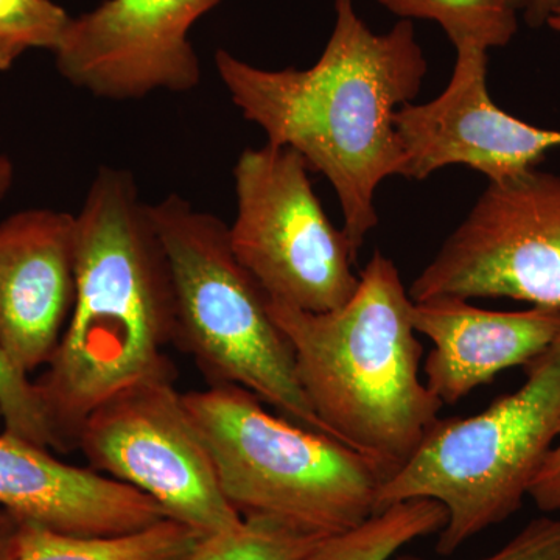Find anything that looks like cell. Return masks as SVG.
<instances>
[{
  "mask_svg": "<svg viewBox=\"0 0 560 560\" xmlns=\"http://www.w3.org/2000/svg\"><path fill=\"white\" fill-rule=\"evenodd\" d=\"M488 62V51L456 50L444 92L397 110L405 178L425 179L448 165H467L489 183H501L534 171L548 151L559 149L560 131L534 127L493 103Z\"/></svg>",
  "mask_w": 560,
  "mask_h": 560,
  "instance_id": "8fae6325",
  "label": "cell"
},
{
  "mask_svg": "<svg viewBox=\"0 0 560 560\" xmlns=\"http://www.w3.org/2000/svg\"><path fill=\"white\" fill-rule=\"evenodd\" d=\"M415 302L508 298L560 312V176L489 183L408 289Z\"/></svg>",
  "mask_w": 560,
  "mask_h": 560,
  "instance_id": "9c48e42d",
  "label": "cell"
},
{
  "mask_svg": "<svg viewBox=\"0 0 560 560\" xmlns=\"http://www.w3.org/2000/svg\"><path fill=\"white\" fill-rule=\"evenodd\" d=\"M411 320L433 345L423 372L442 405H456L501 372L526 366L560 334L559 311L493 312L453 296L412 301Z\"/></svg>",
  "mask_w": 560,
  "mask_h": 560,
  "instance_id": "5bb4252c",
  "label": "cell"
},
{
  "mask_svg": "<svg viewBox=\"0 0 560 560\" xmlns=\"http://www.w3.org/2000/svg\"><path fill=\"white\" fill-rule=\"evenodd\" d=\"M447 511L440 501H401L355 528L323 537L301 560H389L411 541L440 534Z\"/></svg>",
  "mask_w": 560,
  "mask_h": 560,
  "instance_id": "2e32d148",
  "label": "cell"
},
{
  "mask_svg": "<svg viewBox=\"0 0 560 560\" xmlns=\"http://www.w3.org/2000/svg\"><path fill=\"white\" fill-rule=\"evenodd\" d=\"M323 537L270 518H243L241 528L201 537L184 560H301Z\"/></svg>",
  "mask_w": 560,
  "mask_h": 560,
  "instance_id": "ac0fdd59",
  "label": "cell"
},
{
  "mask_svg": "<svg viewBox=\"0 0 560 560\" xmlns=\"http://www.w3.org/2000/svg\"><path fill=\"white\" fill-rule=\"evenodd\" d=\"M515 11H523L530 27H540L560 10V0H506Z\"/></svg>",
  "mask_w": 560,
  "mask_h": 560,
  "instance_id": "cb8c5ba5",
  "label": "cell"
},
{
  "mask_svg": "<svg viewBox=\"0 0 560 560\" xmlns=\"http://www.w3.org/2000/svg\"><path fill=\"white\" fill-rule=\"evenodd\" d=\"M77 451L92 470L145 493L202 537L243 525L175 378L131 383L102 401L84 420Z\"/></svg>",
  "mask_w": 560,
  "mask_h": 560,
  "instance_id": "ba28073f",
  "label": "cell"
},
{
  "mask_svg": "<svg viewBox=\"0 0 560 560\" xmlns=\"http://www.w3.org/2000/svg\"><path fill=\"white\" fill-rule=\"evenodd\" d=\"M0 510L70 536L114 537L164 521L156 501L91 467L70 466L49 448L0 431Z\"/></svg>",
  "mask_w": 560,
  "mask_h": 560,
  "instance_id": "4fadbf2b",
  "label": "cell"
},
{
  "mask_svg": "<svg viewBox=\"0 0 560 560\" xmlns=\"http://www.w3.org/2000/svg\"><path fill=\"white\" fill-rule=\"evenodd\" d=\"M14 183V165L9 156L0 153V201L7 197Z\"/></svg>",
  "mask_w": 560,
  "mask_h": 560,
  "instance_id": "d4e9b609",
  "label": "cell"
},
{
  "mask_svg": "<svg viewBox=\"0 0 560 560\" xmlns=\"http://www.w3.org/2000/svg\"><path fill=\"white\" fill-rule=\"evenodd\" d=\"M525 370L521 388L486 410L438 420L415 455L383 482L375 512L401 501H440L447 522L436 551L452 556L521 510L560 438V334Z\"/></svg>",
  "mask_w": 560,
  "mask_h": 560,
  "instance_id": "8992f818",
  "label": "cell"
},
{
  "mask_svg": "<svg viewBox=\"0 0 560 560\" xmlns=\"http://www.w3.org/2000/svg\"><path fill=\"white\" fill-rule=\"evenodd\" d=\"M528 497L544 514L560 512V444L555 445L530 485Z\"/></svg>",
  "mask_w": 560,
  "mask_h": 560,
  "instance_id": "7402d4cb",
  "label": "cell"
},
{
  "mask_svg": "<svg viewBox=\"0 0 560 560\" xmlns=\"http://www.w3.org/2000/svg\"><path fill=\"white\" fill-rule=\"evenodd\" d=\"M215 68L231 102L267 143L296 151L329 179L359 259L378 224L375 191L405 173L394 116L418 97L429 70L412 21L374 33L353 0H335L334 31L312 68L261 69L224 49L217 50Z\"/></svg>",
  "mask_w": 560,
  "mask_h": 560,
  "instance_id": "6da1fadb",
  "label": "cell"
},
{
  "mask_svg": "<svg viewBox=\"0 0 560 560\" xmlns=\"http://www.w3.org/2000/svg\"><path fill=\"white\" fill-rule=\"evenodd\" d=\"M22 522L0 510V560H16L20 556Z\"/></svg>",
  "mask_w": 560,
  "mask_h": 560,
  "instance_id": "603a6c76",
  "label": "cell"
},
{
  "mask_svg": "<svg viewBox=\"0 0 560 560\" xmlns=\"http://www.w3.org/2000/svg\"><path fill=\"white\" fill-rule=\"evenodd\" d=\"M171 267L131 172L102 167L75 213V296L35 382L51 448L77 451L84 420L131 383L176 378Z\"/></svg>",
  "mask_w": 560,
  "mask_h": 560,
  "instance_id": "7a4b0ae2",
  "label": "cell"
},
{
  "mask_svg": "<svg viewBox=\"0 0 560 560\" xmlns=\"http://www.w3.org/2000/svg\"><path fill=\"white\" fill-rule=\"evenodd\" d=\"M0 418L3 429L40 447L51 448V434L38 389L14 366L0 345Z\"/></svg>",
  "mask_w": 560,
  "mask_h": 560,
  "instance_id": "ffe728a7",
  "label": "cell"
},
{
  "mask_svg": "<svg viewBox=\"0 0 560 560\" xmlns=\"http://www.w3.org/2000/svg\"><path fill=\"white\" fill-rule=\"evenodd\" d=\"M221 0H105L70 20L54 51L73 88L110 102L200 86L190 31Z\"/></svg>",
  "mask_w": 560,
  "mask_h": 560,
  "instance_id": "30bf717a",
  "label": "cell"
},
{
  "mask_svg": "<svg viewBox=\"0 0 560 560\" xmlns=\"http://www.w3.org/2000/svg\"><path fill=\"white\" fill-rule=\"evenodd\" d=\"M201 537L172 518L114 537L70 536L22 522L16 560H184Z\"/></svg>",
  "mask_w": 560,
  "mask_h": 560,
  "instance_id": "9a60e30c",
  "label": "cell"
},
{
  "mask_svg": "<svg viewBox=\"0 0 560 560\" xmlns=\"http://www.w3.org/2000/svg\"><path fill=\"white\" fill-rule=\"evenodd\" d=\"M308 172L285 147L243 150L232 172L237 213L228 232L235 259L270 300L324 313L355 293L359 259L320 206Z\"/></svg>",
  "mask_w": 560,
  "mask_h": 560,
  "instance_id": "52a82bcc",
  "label": "cell"
},
{
  "mask_svg": "<svg viewBox=\"0 0 560 560\" xmlns=\"http://www.w3.org/2000/svg\"><path fill=\"white\" fill-rule=\"evenodd\" d=\"M149 210L172 272L173 345L209 386H242L291 422L329 436L301 388L267 293L232 253L228 224L176 194Z\"/></svg>",
  "mask_w": 560,
  "mask_h": 560,
  "instance_id": "5b68a950",
  "label": "cell"
},
{
  "mask_svg": "<svg viewBox=\"0 0 560 560\" xmlns=\"http://www.w3.org/2000/svg\"><path fill=\"white\" fill-rule=\"evenodd\" d=\"M547 25L552 28V31L560 33V10L552 14L550 20H548Z\"/></svg>",
  "mask_w": 560,
  "mask_h": 560,
  "instance_id": "484cf974",
  "label": "cell"
},
{
  "mask_svg": "<svg viewBox=\"0 0 560 560\" xmlns=\"http://www.w3.org/2000/svg\"><path fill=\"white\" fill-rule=\"evenodd\" d=\"M72 18L51 0H0V72L31 50H57Z\"/></svg>",
  "mask_w": 560,
  "mask_h": 560,
  "instance_id": "d6986e66",
  "label": "cell"
},
{
  "mask_svg": "<svg viewBox=\"0 0 560 560\" xmlns=\"http://www.w3.org/2000/svg\"><path fill=\"white\" fill-rule=\"evenodd\" d=\"M400 20L436 22L456 50L504 47L517 33V11L506 0H377Z\"/></svg>",
  "mask_w": 560,
  "mask_h": 560,
  "instance_id": "e0dca14e",
  "label": "cell"
},
{
  "mask_svg": "<svg viewBox=\"0 0 560 560\" xmlns=\"http://www.w3.org/2000/svg\"><path fill=\"white\" fill-rule=\"evenodd\" d=\"M183 399L224 495L243 518L331 536L375 514L378 490L390 475L378 460L271 415L242 386H209Z\"/></svg>",
  "mask_w": 560,
  "mask_h": 560,
  "instance_id": "277c9868",
  "label": "cell"
},
{
  "mask_svg": "<svg viewBox=\"0 0 560 560\" xmlns=\"http://www.w3.org/2000/svg\"><path fill=\"white\" fill-rule=\"evenodd\" d=\"M389 560L430 559L397 552ZM480 560H560V517L534 518L499 551Z\"/></svg>",
  "mask_w": 560,
  "mask_h": 560,
  "instance_id": "44dd1931",
  "label": "cell"
},
{
  "mask_svg": "<svg viewBox=\"0 0 560 560\" xmlns=\"http://www.w3.org/2000/svg\"><path fill=\"white\" fill-rule=\"evenodd\" d=\"M75 296V213L27 209L0 223V345L25 374L49 363Z\"/></svg>",
  "mask_w": 560,
  "mask_h": 560,
  "instance_id": "7c38bea8",
  "label": "cell"
},
{
  "mask_svg": "<svg viewBox=\"0 0 560 560\" xmlns=\"http://www.w3.org/2000/svg\"><path fill=\"white\" fill-rule=\"evenodd\" d=\"M290 341L298 381L329 436L394 474L444 405L420 378L423 349L399 268L375 250L345 305L312 313L268 298Z\"/></svg>",
  "mask_w": 560,
  "mask_h": 560,
  "instance_id": "3957f363",
  "label": "cell"
}]
</instances>
